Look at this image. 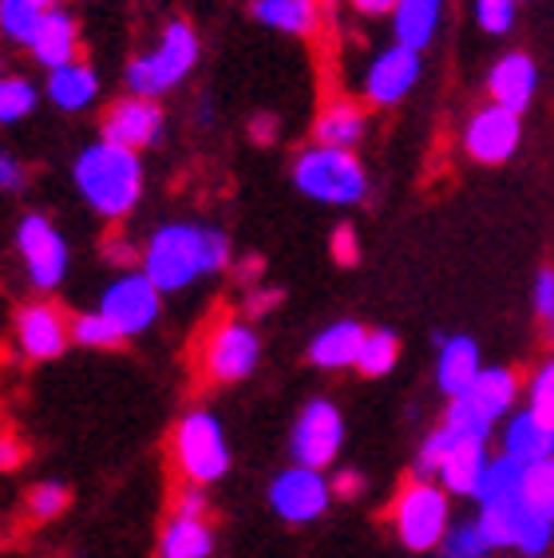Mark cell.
Here are the masks:
<instances>
[{
	"instance_id": "cell-9",
	"label": "cell",
	"mask_w": 554,
	"mask_h": 558,
	"mask_svg": "<svg viewBox=\"0 0 554 558\" xmlns=\"http://www.w3.org/2000/svg\"><path fill=\"white\" fill-rule=\"evenodd\" d=\"M12 250H16V262H21V274H24V281H28V290H36L40 298L56 293L68 281L72 246H68L64 230L48 215H40V210H28V215L16 218Z\"/></svg>"
},
{
	"instance_id": "cell-25",
	"label": "cell",
	"mask_w": 554,
	"mask_h": 558,
	"mask_svg": "<svg viewBox=\"0 0 554 558\" xmlns=\"http://www.w3.org/2000/svg\"><path fill=\"white\" fill-rule=\"evenodd\" d=\"M369 337L361 322L352 317H341V322H329L325 329H317L305 349L310 365L321 368V373H341V368H357V356H361V344Z\"/></svg>"
},
{
	"instance_id": "cell-23",
	"label": "cell",
	"mask_w": 554,
	"mask_h": 558,
	"mask_svg": "<svg viewBox=\"0 0 554 558\" xmlns=\"http://www.w3.org/2000/svg\"><path fill=\"white\" fill-rule=\"evenodd\" d=\"M44 99L52 104L56 111L64 116H80L99 99L104 84H99V72L92 68V60H72V64H60L52 72H44Z\"/></svg>"
},
{
	"instance_id": "cell-36",
	"label": "cell",
	"mask_w": 554,
	"mask_h": 558,
	"mask_svg": "<svg viewBox=\"0 0 554 558\" xmlns=\"http://www.w3.org/2000/svg\"><path fill=\"white\" fill-rule=\"evenodd\" d=\"M471 12H475V24H480L487 36H503L515 28V12H519V0H471Z\"/></svg>"
},
{
	"instance_id": "cell-49",
	"label": "cell",
	"mask_w": 554,
	"mask_h": 558,
	"mask_svg": "<svg viewBox=\"0 0 554 558\" xmlns=\"http://www.w3.org/2000/svg\"><path fill=\"white\" fill-rule=\"evenodd\" d=\"M75 558H87V555H75Z\"/></svg>"
},
{
	"instance_id": "cell-8",
	"label": "cell",
	"mask_w": 554,
	"mask_h": 558,
	"mask_svg": "<svg viewBox=\"0 0 554 558\" xmlns=\"http://www.w3.org/2000/svg\"><path fill=\"white\" fill-rule=\"evenodd\" d=\"M487 463H491L487 440H471V436L448 428V424H439V428L420 444V451H416V475L436 480L448 495H463V499L475 495L483 472H487Z\"/></svg>"
},
{
	"instance_id": "cell-4",
	"label": "cell",
	"mask_w": 554,
	"mask_h": 558,
	"mask_svg": "<svg viewBox=\"0 0 554 558\" xmlns=\"http://www.w3.org/2000/svg\"><path fill=\"white\" fill-rule=\"evenodd\" d=\"M289 179H293L301 198H310L317 206H333V210H352L369 198V171H364L357 150L310 143L293 155Z\"/></svg>"
},
{
	"instance_id": "cell-45",
	"label": "cell",
	"mask_w": 554,
	"mask_h": 558,
	"mask_svg": "<svg viewBox=\"0 0 554 558\" xmlns=\"http://www.w3.org/2000/svg\"><path fill=\"white\" fill-rule=\"evenodd\" d=\"M250 135H254L257 143H274L277 140V119L274 116H257L254 123H250Z\"/></svg>"
},
{
	"instance_id": "cell-3",
	"label": "cell",
	"mask_w": 554,
	"mask_h": 558,
	"mask_svg": "<svg viewBox=\"0 0 554 558\" xmlns=\"http://www.w3.org/2000/svg\"><path fill=\"white\" fill-rule=\"evenodd\" d=\"M198 60H203L198 28H194L186 16H171V21L159 28V36L128 60V68H123V87H128L131 96L162 99V96H171V92H179V87L191 80Z\"/></svg>"
},
{
	"instance_id": "cell-1",
	"label": "cell",
	"mask_w": 554,
	"mask_h": 558,
	"mask_svg": "<svg viewBox=\"0 0 554 558\" xmlns=\"http://www.w3.org/2000/svg\"><path fill=\"white\" fill-rule=\"evenodd\" d=\"M234 266V242L222 226L194 222V218H171L150 226L138 242V269L159 286L167 298L194 290L198 281L218 278Z\"/></svg>"
},
{
	"instance_id": "cell-28",
	"label": "cell",
	"mask_w": 554,
	"mask_h": 558,
	"mask_svg": "<svg viewBox=\"0 0 554 558\" xmlns=\"http://www.w3.org/2000/svg\"><path fill=\"white\" fill-rule=\"evenodd\" d=\"M393 40L424 52L427 44L436 40L439 21H444V0H396L393 9Z\"/></svg>"
},
{
	"instance_id": "cell-18",
	"label": "cell",
	"mask_w": 554,
	"mask_h": 558,
	"mask_svg": "<svg viewBox=\"0 0 554 558\" xmlns=\"http://www.w3.org/2000/svg\"><path fill=\"white\" fill-rule=\"evenodd\" d=\"M162 131H167V111H162V99L147 96H116L99 116V140L119 143L128 150H150L155 143H162Z\"/></svg>"
},
{
	"instance_id": "cell-6",
	"label": "cell",
	"mask_w": 554,
	"mask_h": 558,
	"mask_svg": "<svg viewBox=\"0 0 554 558\" xmlns=\"http://www.w3.org/2000/svg\"><path fill=\"white\" fill-rule=\"evenodd\" d=\"M262 365V333L245 313H218L198 337L194 368L206 385H242Z\"/></svg>"
},
{
	"instance_id": "cell-22",
	"label": "cell",
	"mask_w": 554,
	"mask_h": 558,
	"mask_svg": "<svg viewBox=\"0 0 554 558\" xmlns=\"http://www.w3.org/2000/svg\"><path fill=\"white\" fill-rule=\"evenodd\" d=\"M539 92V64L527 52H503L495 64L487 68V99L503 104L511 111H527Z\"/></svg>"
},
{
	"instance_id": "cell-26",
	"label": "cell",
	"mask_w": 554,
	"mask_h": 558,
	"mask_svg": "<svg viewBox=\"0 0 554 558\" xmlns=\"http://www.w3.org/2000/svg\"><path fill=\"white\" fill-rule=\"evenodd\" d=\"M459 400H468L471 409L483 412V416L499 428L503 420L515 412V404H519V376L503 365H487L480 376H475V385H471Z\"/></svg>"
},
{
	"instance_id": "cell-48",
	"label": "cell",
	"mask_w": 554,
	"mask_h": 558,
	"mask_svg": "<svg viewBox=\"0 0 554 558\" xmlns=\"http://www.w3.org/2000/svg\"><path fill=\"white\" fill-rule=\"evenodd\" d=\"M36 4H44V9H52V4H60V0H36Z\"/></svg>"
},
{
	"instance_id": "cell-33",
	"label": "cell",
	"mask_w": 554,
	"mask_h": 558,
	"mask_svg": "<svg viewBox=\"0 0 554 558\" xmlns=\"http://www.w3.org/2000/svg\"><path fill=\"white\" fill-rule=\"evenodd\" d=\"M439 555L444 558H487L491 555V543L487 535H483L480 519H456L448 531V538H444V547H439Z\"/></svg>"
},
{
	"instance_id": "cell-5",
	"label": "cell",
	"mask_w": 554,
	"mask_h": 558,
	"mask_svg": "<svg viewBox=\"0 0 554 558\" xmlns=\"http://www.w3.org/2000/svg\"><path fill=\"white\" fill-rule=\"evenodd\" d=\"M234 451L226 424L210 409H186L171 428V468L179 484L214 487L230 475Z\"/></svg>"
},
{
	"instance_id": "cell-21",
	"label": "cell",
	"mask_w": 554,
	"mask_h": 558,
	"mask_svg": "<svg viewBox=\"0 0 554 558\" xmlns=\"http://www.w3.org/2000/svg\"><path fill=\"white\" fill-rule=\"evenodd\" d=\"M483 356L475 337L468 333H436V388L448 400L463 397L475 376L483 373Z\"/></svg>"
},
{
	"instance_id": "cell-27",
	"label": "cell",
	"mask_w": 554,
	"mask_h": 558,
	"mask_svg": "<svg viewBox=\"0 0 554 558\" xmlns=\"http://www.w3.org/2000/svg\"><path fill=\"white\" fill-rule=\"evenodd\" d=\"M250 16L269 33L310 40L321 28V0H250Z\"/></svg>"
},
{
	"instance_id": "cell-24",
	"label": "cell",
	"mask_w": 554,
	"mask_h": 558,
	"mask_svg": "<svg viewBox=\"0 0 554 558\" xmlns=\"http://www.w3.org/2000/svg\"><path fill=\"white\" fill-rule=\"evenodd\" d=\"M369 135V104L352 96H333L321 104L317 119H313V143L325 147L357 150Z\"/></svg>"
},
{
	"instance_id": "cell-50",
	"label": "cell",
	"mask_w": 554,
	"mask_h": 558,
	"mask_svg": "<svg viewBox=\"0 0 554 558\" xmlns=\"http://www.w3.org/2000/svg\"><path fill=\"white\" fill-rule=\"evenodd\" d=\"M519 4H522V0H519Z\"/></svg>"
},
{
	"instance_id": "cell-14",
	"label": "cell",
	"mask_w": 554,
	"mask_h": 558,
	"mask_svg": "<svg viewBox=\"0 0 554 558\" xmlns=\"http://www.w3.org/2000/svg\"><path fill=\"white\" fill-rule=\"evenodd\" d=\"M420 75H424V52H416V48H405V44H384L381 52H373V60L364 64L361 72V99L369 108H400L408 96L416 92L420 84Z\"/></svg>"
},
{
	"instance_id": "cell-31",
	"label": "cell",
	"mask_w": 554,
	"mask_h": 558,
	"mask_svg": "<svg viewBox=\"0 0 554 558\" xmlns=\"http://www.w3.org/2000/svg\"><path fill=\"white\" fill-rule=\"evenodd\" d=\"M396 365H400V337L393 329H369V337L361 344V356H357V373L369 376V380H381Z\"/></svg>"
},
{
	"instance_id": "cell-19",
	"label": "cell",
	"mask_w": 554,
	"mask_h": 558,
	"mask_svg": "<svg viewBox=\"0 0 554 558\" xmlns=\"http://www.w3.org/2000/svg\"><path fill=\"white\" fill-rule=\"evenodd\" d=\"M499 451L507 460L522 463V468H534L554 456V424L543 420L531 409H515L511 416L499 424Z\"/></svg>"
},
{
	"instance_id": "cell-37",
	"label": "cell",
	"mask_w": 554,
	"mask_h": 558,
	"mask_svg": "<svg viewBox=\"0 0 554 558\" xmlns=\"http://www.w3.org/2000/svg\"><path fill=\"white\" fill-rule=\"evenodd\" d=\"M329 254L337 266H357L361 262V238H357V230L349 222H341L329 234Z\"/></svg>"
},
{
	"instance_id": "cell-11",
	"label": "cell",
	"mask_w": 554,
	"mask_h": 558,
	"mask_svg": "<svg viewBox=\"0 0 554 558\" xmlns=\"http://www.w3.org/2000/svg\"><path fill=\"white\" fill-rule=\"evenodd\" d=\"M345 448V416L329 397L305 400V409L298 412L293 428H289V463L301 468H317L329 472L337 456Z\"/></svg>"
},
{
	"instance_id": "cell-34",
	"label": "cell",
	"mask_w": 554,
	"mask_h": 558,
	"mask_svg": "<svg viewBox=\"0 0 554 558\" xmlns=\"http://www.w3.org/2000/svg\"><path fill=\"white\" fill-rule=\"evenodd\" d=\"M522 409L539 412V416L554 424V353L527 376V385H522Z\"/></svg>"
},
{
	"instance_id": "cell-44",
	"label": "cell",
	"mask_w": 554,
	"mask_h": 558,
	"mask_svg": "<svg viewBox=\"0 0 554 558\" xmlns=\"http://www.w3.org/2000/svg\"><path fill=\"white\" fill-rule=\"evenodd\" d=\"M361 492H364L361 472H352V468H345V472L333 475V495H337V499H357Z\"/></svg>"
},
{
	"instance_id": "cell-7",
	"label": "cell",
	"mask_w": 554,
	"mask_h": 558,
	"mask_svg": "<svg viewBox=\"0 0 554 558\" xmlns=\"http://www.w3.org/2000/svg\"><path fill=\"white\" fill-rule=\"evenodd\" d=\"M393 535L396 543L412 555H427V550H439L444 538L451 531V495L436 484V480H424V475H412L400 484V492L393 495Z\"/></svg>"
},
{
	"instance_id": "cell-38",
	"label": "cell",
	"mask_w": 554,
	"mask_h": 558,
	"mask_svg": "<svg viewBox=\"0 0 554 558\" xmlns=\"http://www.w3.org/2000/svg\"><path fill=\"white\" fill-rule=\"evenodd\" d=\"M274 305H281V290L277 286H245V298H242V313L254 322V317H266Z\"/></svg>"
},
{
	"instance_id": "cell-15",
	"label": "cell",
	"mask_w": 554,
	"mask_h": 558,
	"mask_svg": "<svg viewBox=\"0 0 554 558\" xmlns=\"http://www.w3.org/2000/svg\"><path fill=\"white\" fill-rule=\"evenodd\" d=\"M12 344L33 365L56 361L72 344V317L60 305H52L48 298L24 301L21 310H16V317H12Z\"/></svg>"
},
{
	"instance_id": "cell-41",
	"label": "cell",
	"mask_w": 554,
	"mask_h": 558,
	"mask_svg": "<svg viewBox=\"0 0 554 558\" xmlns=\"http://www.w3.org/2000/svg\"><path fill=\"white\" fill-rule=\"evenodd\" d=\"M531 305H534V313H539L543 322H551V313H554V266L539 269L534 290H531Z\"/></svg>"
},
{
	"instance_id": "cell-13",
	"label": "cell",
	"mask_w": 554,
	"mask_h": 558,
	"mask_svg": "<svg viewBox=\"0 0 554 558\" xmlns=\"http://www.w3.org/2000/svg\"><path fill=\"white\" fill-rule=\"evenodd\" d=\"M214 555V523L206 487L179 484L171 499V515L159 531V558H210Z\"/></svg>"
},
{
	"instance_id": "cell-47",
	"label": "cell",
	"mask_w": 554,
	"mask_h": 558,
	"mask_svg": "<svg viewBox=\"0 0 554 558\" xmlns=\"http://www.w3.org/2000/svg\"><path fill=\"white\" fill-rule=\"evenodd\" d=\"M546 337H551V344H554V313H551V322H546Z\"/></svg>"
},
{
	"instance_id": "cell-30",
	"label": "cell",
	"mask_w": 554,
	"mask_h": 558,
	"mask_svg": "<svg viewBox=\"0 0 554 558\" xmlns=\"http://www.w3.org/2000/svg\"><path fill=\"white\" fill-rule=\"evenodd\" d=\"M44 87H36L28 75L21 72H0V128H16L33 116L40 104Z\"/></svg>"
},
{
	"instance_id": "cell-35",
	"label": "cell",
	"mask_w": 554,
	"mask_h": 558,
	"mask_svg": "<svg viewBox=\"0 0 554 558\" xmlns=\"http://www.w3.org/2000/svg\"><path fill=\"white\" fill-rule=\"evenodd\" d=\"M72 344H80V349H119L123 341L96 310H84L72 313Z\"/></svg>"
},
{
	"instance_id": "cell-2",
	"label": "cell",
	"mask_w": 554,
	"mask_h": 558,
	"mask_svg": "<svg viewBox=\"0 0 554 558\" xmlns=\"http://www.w3.org/2000/svg\"><path fill=\"white\" fill-rule=\"evenodd\" d=\"M72 186L80 203L107 226H123L143 203L147 191V171L138 150L119 147V143L92 140L75 150L72 159Z\"/></svg>"
},
{
	"instance_id": "cell-46",
	"label": "cell",
	"mask_w": 554,
	"mask_h": 558,
	"mask_svg": "<svg viewBox=\"0 0 554 558\" xmlns=\"http://www.w3.org/2000/svg\"><path fill=\"white\" fill-rule=\"evenodd\" d=\"M210 116H214V108H210V99H203V104H198V123H210Z\"/></svg>"
},
{
	"instance_id": "cell-29",
	"label": "cell",
	"mask_w": 554,
	"mask_h": 558,
	"mask_svg": "<svg viewBox=\"0 0 554 558\" xmlns=\"http://www.w3.org/2000/svg\"><path fill=\"white\" fill-rule=\"evenodd\" d=\"M40 21H44V4H36V0H0V44L28 52Z\"/></svg>"
},
{
	"instance_id": "cell-32",
	"label": "cell",
	"mask_w": 554,
	"mask_h": 558,
	"mask_svg": "<svg viewBox=\"0 0 554 558\" xmlns=\"http://www.w3.org/2000/svg\"><path fill=\"white\" fill-rule=\"evenodd\" d=\"M68 507H72V492L60 480H40L24 495V515L33 523H56V519L68 515Z\"/></svg>"
},
{
	"instance_id": "cell-40",
	"label": "cell",
	"mask_w": 554,
	"mask_h": 558,
	"mask_svg": "<svg viewBox=\"0 0 554 558\" xmlns=\"http://www.w3.org/2000/svg\"><path fill=\"white\" fill-rule=\"evenodd\" d=\"M104 258L111 262L116 269H135L138 266V242H131V238H123V234H111L104 242Z\"/></svg>"
},
{
	"instance_id": "cell-12",
	"label": "cell",
	"mask_w": 554,
	"mask_h": 558,
	"mask_svg": "<svg viewBox=\"0 0 554 558\" xmlns=\"http://www.w3.org/2000/svg\"><path fill=\"white\" fill-rule=\"evenodd\" d=\"M333 480L317 468H301V463H289L269 480L266 487V504L281 523L289 526H310L317 523L325 511L333 507Z\"/></svg>"
},
{
	"instance_id": "cell-39",
	"label": "cell",
	"mask_w": 554,
	"mask_h": 558,
	"mask_svg": "<svg viewBox=\"0 0 554 558\" xmlns=\"http://www.w3.org/2000/svg\"><path fill=\"white\" fill-rule=\"evenodd\" d=\"M28 186V171H24V162L12 155L4 143H0V194H21Z\"/></svg>"
},
{
	"instance_id": "cell-43",
	"label": "cell",
	"mask_w": 554,
	"mask_h": 558,
	"mask_svg": "<svg viewBox=\"0 0 554 558\" xmlns=\"http://www.w3.org/2000/svg\"><path fill=\"white\" fill-rule=\"evenodd\" d=\"M357 16H364V21H384V16H393L396 0H345Z\"/></svg>"
},
{
	"instance_id": "cell-10",
	"label": "cell",
	"mask_w": 554,
	"mask_h": 558,
	"mask_svg": "<svg viewBox=\"0 0 554 558\" xmlns=\"http://www.w3.org/2000/svg\"><path fill=\"white\" fill-rule=\"evenodd\" d=\"M162 301L167 293L155 286V281L143 274V269H116V278L107 281L104 293L96 301V313L104 317L116 337L123 344L135 341V337L150 333L162 317Z\"/></svg>"
},
{
	"instance_id": "cell-17",
	"label": "cell",
	"mask_w": 554,
	"mask_h": 558,
	"mask_svg": "<svg viewBox=\"0 0 554 558\" xmlns=\"http://www.w3.org/2000/svg\"><path fill=\"white\" fill-rule=\"evenodd\" d=\"M554 547V456L527 468L519 499V543L515 550L527 558H543Z\"/></svg>"
},
{
	"instance_id": "cell-42",
	"label": "cell",
	"mask_w": 554,
	"mask_h": 558,
	"mask_svg": "<svg viewBox=\"0 0 554 558\" xmlns=\"http://www.w3.org/2000/svg\"><path fill=\"white\" fill-rule=\"evenodd\" d=\"M24 456H28V451H24V444L16 440L12 432L0 428V475L16 472V468H21V463H24Z\"/></svg>"
},
{
	"instance_id": "cell-16",
	"label": "cell",
	"mask_w": 554,
	"mask_h": 558,
	"mask_svg": "<svg viewBox=\"0 0 554 558\" xmlns=\"http://www.w3.org/2000/svg\"><path fill=\"white\" fill-rule=\"evenodd\" d=\"M459 143H463V155H468L471 162H480V167H503L522 143V116L487 99L483 108H475L468 116Z\"/></svg>"
},
{
	"instance_id": "cell-20",
	"label": "cell",
	"mask_w": 554,
	"mask_h": 558,
	"mask_svg": "<svg viewBox=\"0 0 554 558\" xmlns=\"http://www.w3.org/2000/svg\"><path fill=\"white\" fill-rule=\"evenodd\" d=\"M28 56H33L44 72L80 60V56H84V36H80L75 12L64 9V4L44 9V21H40V28H36V40H33V48H28Z\"/></svg>"
}]
</instances>
